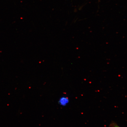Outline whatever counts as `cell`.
I'll return each mask as SVG.
<instances>
[{"label":"cell","instance_id":"obj_2","mask_svg":"<svg viewBox=\"0 0 127 127\" xmlns=\"http://www.w3.org/2000/svg\"><path fill=\"white\" fill-rule=\"evenodd\" d=\"M109 127H121L117 125V124L115 123V122H112L109 125Z\"/></svg>","mask_w":127,"mask_h":127},{"label":"cell","instance_id":"obj_1","mask_svg":"<svg viewBox=\"0 0 127 127\" xmlns=\"http://www.w3.org/2000/svg\"><path fill=\"white\" fill-rule=\"evenodd\" d=\"M69 102V98L66 96L62 97L59 100V103L60 105L62 106H66Z\"/></svg>","mask_w":127,"mask_h":127}]
</instances>
